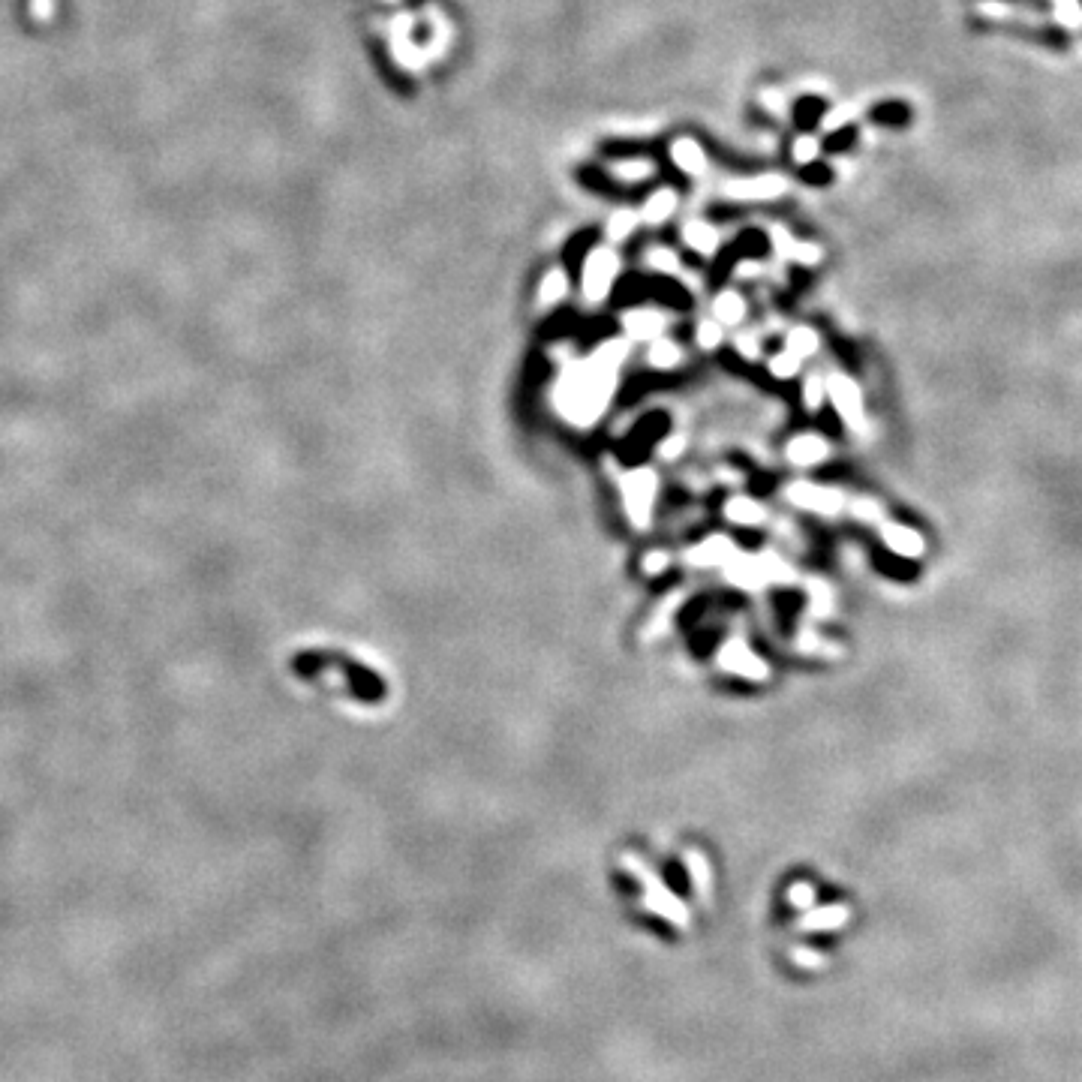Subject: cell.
I'll return each mask as SVG.
<instances>
[{
    "mask_svg": "<svg viewBox=\"0 0 1082 1082\" xmlns=\"http://www.w3.org/2000/svg\"><path fill=\"white\" fill-rule=\"evenodd\" d=\"M623 869H629V872L641 881V887H644V896H641L644 911H650V914H656V917H662V920H668V923H674V926H686V923H689V908H686V902H683L680 896H674L641 860L623 857Z\"/></svg>",
    "mask_w": 1082,
    "mask_h": 1082,
    "instance_id": "1",
    "label": "cell"
},
{
    "mask_svg": "<svg viewBox=\"0 0 1082 1082\" xmlns=\"http://www.w3.org/2000/svg\"><path fill=\"white\" fill-rule=\"evenodd\" d=\"M827 394L839 412V418L854 430V433H866V409H863V397H860V388L854 385V379L842 376V373H833L827 379Z\"/></svg>",
    "mask_w": 1082,
    "mask_h": 1082,
    "instance_id": "2",
    "label": "cell"
},
{
    "mask_svg": "<svg viewBox=\"0 0 1082 1082\" xmlns=\"http://www.w3.org/2000/svg\"><path fill=\"white\" fill-rule=\"evenodd\" d=\"M617 277V256L611 250H593L584 265V292L590 301H605Z\"/></svg>",
    "mask_w": 1082,
    "mask_h": 1082,
    "instance_id": "3",
    "label": "cell"
},
{
    "mask_svg": "<svg viewBox=\"0 0 1082 1082\" xmlns=\"http://www.w3.org/2000/svg\"><path fill=\"white\" fill-rule=\"evenodd\" d=\"M623 493H626V508H629V517L635 520V526H647L650 520V505H653V493H656V475L641 469V472H632L626 481H623Z\"/></svg>",
    "mask_w": 1082,
    "mask_h": 1082,
    "instance_id": "4",
    "label": "cell"
},
{
    "mask_svg": "<svg viewBox=\"0 0 1082 1082\" xmlns=\"http://www.w3.org/2000/svg\"><path fill=\"white\" fill-rule=\"evenodd\" d=\"M788 499L800 508L818 511V514H839L845 508V496L833 487H815V484H794L788 487Z\"/></svg>",
    "mask_w": 1082,
    "mask_h": 1082,
    "instance_id": "5",
    "label": "cell"
},
{
    "mask_svg": "<svg viewBox=\"0 0 1082 1082\" xmlns=\"http://www.w3.org/2000/svg\"><path fill=\"white\" fill-rule=\"evenodd\" d=\"M719 665L740 674V677H749V680H764L767 677V665L749 647H743L740 641L725 644V650L719 653Z\"/></svg>",
    "mask_w": 1082,
    "mask_h": 1082,
    "instance_id": "6",
    "label": "cell"
},
{
    "mask_svg": "<svg viewBox=\"0 0 1082 1082\" xmlns=\"http://www.w3.org/2000/svg\"><path fill=\"white\" fill-rule=\"evenodd\" d=\"M881 538H884V545H887L893 554L908 557V560H917V557H923V551H926L923 535L914 532L911 526H902V523H884Z\"/></svg>",
    "mask_w": 1082,
    "mask_h": 1082,
    "instance_id": "7",
    "label": "cell"
},
{
    "mask_svg": "<svg viewBox=\"0 0 1082 1082\" xmlns=\"http://www.w3.org/2000/svg\"><path fill=\"white\" fill-rule=\"evenodd\" d=\"M785 178L779 175H761V178H746V181H731L725 187V193L731 199H776L785 193Z\"/></svg>",
    "mask_w": 1082,
    "mask_h": 1082,
    "instance_id": "8",
    "label": "cell"
},
{
    "mask_svg": "<svg viewBox=\"0 0 1082 1082\" xmlns=\"http://www.w3.org/2000/svg\"><path fill=\"white\" fill-rule=\"evenodd\" d=\"M827 454H830V445L821 436H797L788 445V460L797 466H815V463L827 460Z\"/></svg>",
    "mask_w": 1082,
    "mask_h": 1082,
    "instance_id": "9",
    "label": "cell"
},
{
    "mask_svg": "<svg viewBox=\"0 0 1082 1082\" xmlns=\"http://www.w3.org/2000/svg\"><path fill=\"white\" fill-rule=\"evenodd\" d=\"M734 554H737V551H734L731 541L722 538V535H716V538L704 541L701 548L689 551V563H695V566H722V563H728Z\"/></svg>",
    "mask_w": 1082,
    "mask_h": 1082,
    "instance_id": "10",
    "label": "cell"
},
{
    "mask_svg": "<svg viewBox=\"0 0 1082 1082\" xmlns=\"http://www.w3.org/2000/svg\"><path fill=\"white\" fill-rule=\"evenodd\" d=\"M671 160H674L683 172H689V175H701V172L707 169V157H704L701 145L692 142V139H677V142L671 145Z\"/></svg>",
    "mask_w": 1082,
    "mask_h": 1082,
    "instance_id": "11",
    "label": "cell"
},
{
    "mask_svg": "<svg viewBox=\"0 0 1082 1082\" xmlns=\"http://www.w3.org/2000/svg\"><path fill=\"white\" fill-rule=\"evenodd\" d=\"M686 244H689L692 250H698L701 256H713L716 247H719V235H716V229L707 226V223H689V226H686Z\"/></svg>",
    "mask_w": 1082,
    "mask_h": 1082,
    "instance_id": "12",
    "label": "cell"
},
{
    "mask_svg": "<svg viewBox=\"0 0 1082 1082\" xmlns=\"http://www.w3.org/2000/svg\"><path fill=\"white\" fill-rule=\"evenodd\" d=\"M713 313H716V322L719 325H737L746 313V304L737 292H722L716 301H713Z\"/></svg>",
    "mask_w": 1082,
    "mask_h": 1082,
    "instance_id": "13",
    "label": "cell"
},
{
    "mask_svg": "<svg viewBox=\"0 0 1082 1082\" xmlns=\"http://www.w3.org/2000/svg\"><path fill=\"white\" fill-rule=\"evenodd\" d=\"M725 514H728V520L746 523V526H755V523L764 520V508H761L755 499H743V496L731 499V502L725 505Z\"/></svg>",
    "mask_w": 1082,
    "mask_h": 1082,
    "instance_id": "14",
    "label": "cell"
},
{
    "mask_svg": "<svg viewBox=\"0 0 1082 1082\" xmlns=\"http://www.w3.org/2000/svg\"><path fill=\"white\" fill-rule=\"evenodd\" d=\"M626 328L635 337H656L662 331V316H656L650 310H635V313L626 316Z\"/></svg>",
    "mask_w": 1082,
    "mask_h": 1082,
    "instance_id": "15",
    "label": "cell"
},
{
    "mask_svg": "<svg viewBox=\"0 0 1082 1082\" xmlns=\"http://www.w3.org/2000/svg\"><path fill=\"white\" fill-rule=\"evenodd\" d=\"M674 208H677V193L665 187V190H659V193L647 202L644 214H647V220H650V223H662L665 217H671V214H674Z\"/></svg>",
    "mask_w": 1082,
    "mask_h": 1082,
    "instance_id": "16",
    "label": "cell"
},
{
    "mask_svg": "<svg viewBox=\"0 0 1082 1082\" xmlns=\"http://www.w3.org/2000/svg\"><path fill=\"white\" fill-rule=\"evenodd\" d=\"M566 289H569V280H566V274L563 271H551L545 280H541V292H538V301L541 304H545V307H551V304H557L563 295H566Z\"/></svg>",
    "mask_w": 1082,
    "mask_h": 1082,
    "instance_id": "17",
    "label": "cell"
},
{
    "mask_svg": "<svg viewBox=\"0 0 1082 1082\" xmlns=\"http://www.w3.org/2000/svg\"><path fill=\"white\" fill-rule=\"evenodd\" d=\"M656 172V166L650 160H623L611 166V175L623 178V181H644Z\"/></svg>",
    "mask_w": 1082,
    "mask_h": 1082,
    "instance_id": "18",
    "label": "cell"
},
{
    "mask_svg": "<svg viewBox=\"0 0 1082 1082\" xmlns=\"http://www.w3.org/2000/svg\"><path fill=\"white\" fill-rule=\"evenodd\" d=\"M788 352H794L797 358H806V355L818 352V334L809 331V328H797V331L788 337Z\"/></svg>",
    "mask_w": 1082,
    "mask_h": 1082,
    "instance_id": "19",
    "label": "cell"
},
{
    "mask_svg": "<svg viewBox=\"0 0 1082 1082\" xmlns=\"http://www.w3.org/2000/svg\"><path fill=\"white\" fill-rule=\"evenodd\" d=\"M650 361L656 364V367H674L677 361H680V349L674 346V343H668V340H656L653 343V349H650Z\"/></svg>",
    "mask_w": 1082,
    "mask_h": 1082,
    "instance_id": "20",
    "label": "cell"
},
{
    "mask_svg": "<svg viewBox=\"0 0 1082 1082\" xmlns=\"http://www.w3.org/2000/svg\"><path fill=\"white\" fill-rule=\"evenodd\" d=\"M635 223H638V214H635V211H620V214H614V220H611V226H608L611 241H623V238L635 229Z\"/></svg>",
    "mask_w": 1082,
    "mask_h": 1082,
    "instance_id": "21",
    "label": "cell"
},
{
    "mask_svg": "<svg viewBox=\"0 0 1082 1082\" xmlns=\"http://www.w3.org/2000/svg\"><path fill=\"white\" fill-rule=\"evenodd\" d=\"M797 367H800V358L794 352H782V355H776L770 361V373L779 376V379H791L797 373Z\"/></svg>",
    "mask_w": 1082,
    "mask_h": 1082,
    "instance_id": "22",
    "label": "cell"
},
{
    "mask_svg": "<svg viewBox=\"0 0 1082 1082\" xmlns=\"http://www.w3.org/2000/svg\"><path fill=\"white\" fill-rule=\"evenodd\" d=\"M872 118H875L878 124H905V121H908V109H905L902 103H890V106H878V109L872 112Z\"/></svg>",
    "mask_w": 1082,
    "mask_h": 1082,
    "instance_id": "23",
    "label": "cell"
},
{
    "mask_svg": "<svg viewBox=\"0 0 1082 1082\" xmlns=\"http://www.w3.org/2000/svg\"><path fill=\"white\" fill-rule=\"evenodd\" d=\"M824 391H827V385H824L821 376H809V379H806L803 400H806L809 412H818V406H821V400H824Z\"/></svg>",
    "mask_w": 1082,
    "mask_h": 1082,
    "instance_id": "24",
    "label": "cell"
},
{
    "mask_svg": "<svg viewBox=\"0 0 1082 1082\" xmlns=\"http://www.w3.org/2000/svg\"><path fill=\"white\" fill-rule=\"evenodd\" d=\"M815 157H818V142H815L812 136H800L797 145H794V160L803 163V166H809Z\"/></svg>",
    "mask_w": 1082,
    "mask_h": 1082,
    "instance_id": "25",
    "label": "cell"
},
{
    "mask_svg": "<svg viewBox=\"0 0 1082 1082\" xmlns=\"http://www.w3.org/2000/svg\"><path fill=\"white\" fill-rule=\"evenodd\" d=\"M698 343H701L704 349L719 346V343H722V325H719V322H704V325L698 328Z\"/></svg>",
    "mask_w": 1082,
    "mask_h": 1082,
    "instance_id": "26",
    "label": "cell"
},
{
    "mask_svg": "<svg viewBox=\"0 0 1082 1082\" xmlns=\"http://www.w3.org/2000/svg\"><path fill=\"white\" fill-rule=\"evenodd\" d=\"M791 259H797V262H803V265H812V262H818V259H821V250H818V247H812V244H794Z\"/></svg>",
    "mask_w": 1082,
    "mask_h": 1082,
    "instance_id": "27",
    "label": "cell"
},
{
    "mask_svg": "<svg viewBox=\"0 0 1082 1082\" xmlns=\"http://www.w3.org/2000/svg\"><path fill=\"white\" fill-rule=\"evenodd\" d=\"M665 566H668V554H665V551H653V554L644 557V572H650V575L662 572Z\"/></svg>",
    "mask_w": 1082,
    "mask_h": 1082,
    "instance_id": "28",
    "label": "cell"
},
{
    "mask_svg": "<svg viewBox=\"0 0 1082 1082\" xmlns=\"http://www.w3.org/2000/svg\"><path fill=\"white\" fill-rule=\"evenodd\" d=\"M650 265H656L659 271H674V268H677V256H671V253H665V250H656V253H650Z\"/></svg>",
    "mask_w": 1082,
    "mask_h": 1082,
    "instance_id": "29",
    "label": "cell"
},
{
    "mask_svg": "<svg viewBox=\"0 0 1082 1082\" xmlns=\"http://www.w3.org/2000/svg\"><path fill=\"white\" fill-rule=\"evenodd\" d=\"M773 238H776V241H773V244H776V250H779L782 256H788V259H791V253H794V244H791L788 232L776 226V229H773Z\"/></svg>",
    "mask_w": 1082,
    "mask_h": 1082,
    "instance_id": "30",
    "label": "cell"
},
{
    "mask_svg": "<svg viewBox=\"0 0 1082 1082\" xmlns=\"http://www.w3.org/2000/svg\"><path fill=\"white\" fill-rule=\"evenodd\" d=\"M854 511H857L863 520H866V517H869V520H875V517L881 514V508H878L875 502H866V499H857V502H854Z\"/></svg>",
    "mask_w": 1082,
    "mask_h": 1082,
    "instance_id": "31",
    "label": "cell"
},
{
    "mask_svg": "<svg viewBox=\"0 0 1082 1082\" xmlns=\"http://www.w3.org/2000/svg\"><path fill=\"white\" fill-rule=\"evenodd\" d=\"M680 448H683V436H674L662 445V457H674V454H680Z\"/></svg>",
    "mask_w": 1082,
    "mask_h": 1082,
    "instance_id": "32",
    "label": "cell"
},
{
    "mask_svg": "<svg viewBox=\"0 0 1082 1082\" xmlns=\"http://www.w3.org/2000/svg\"><path fill=\"white\" fill-rule=\"evenodd\" d=\"M851 139H854V133H851V130H845V133H839V136H833V139H830V148H833V151L848 148V142H851Z\"/></svg>",
    "mask_w": 1082,
    "mask_h": 1082,
    "instance_id": "33",
    "label": "cell"
}]
</instances>
